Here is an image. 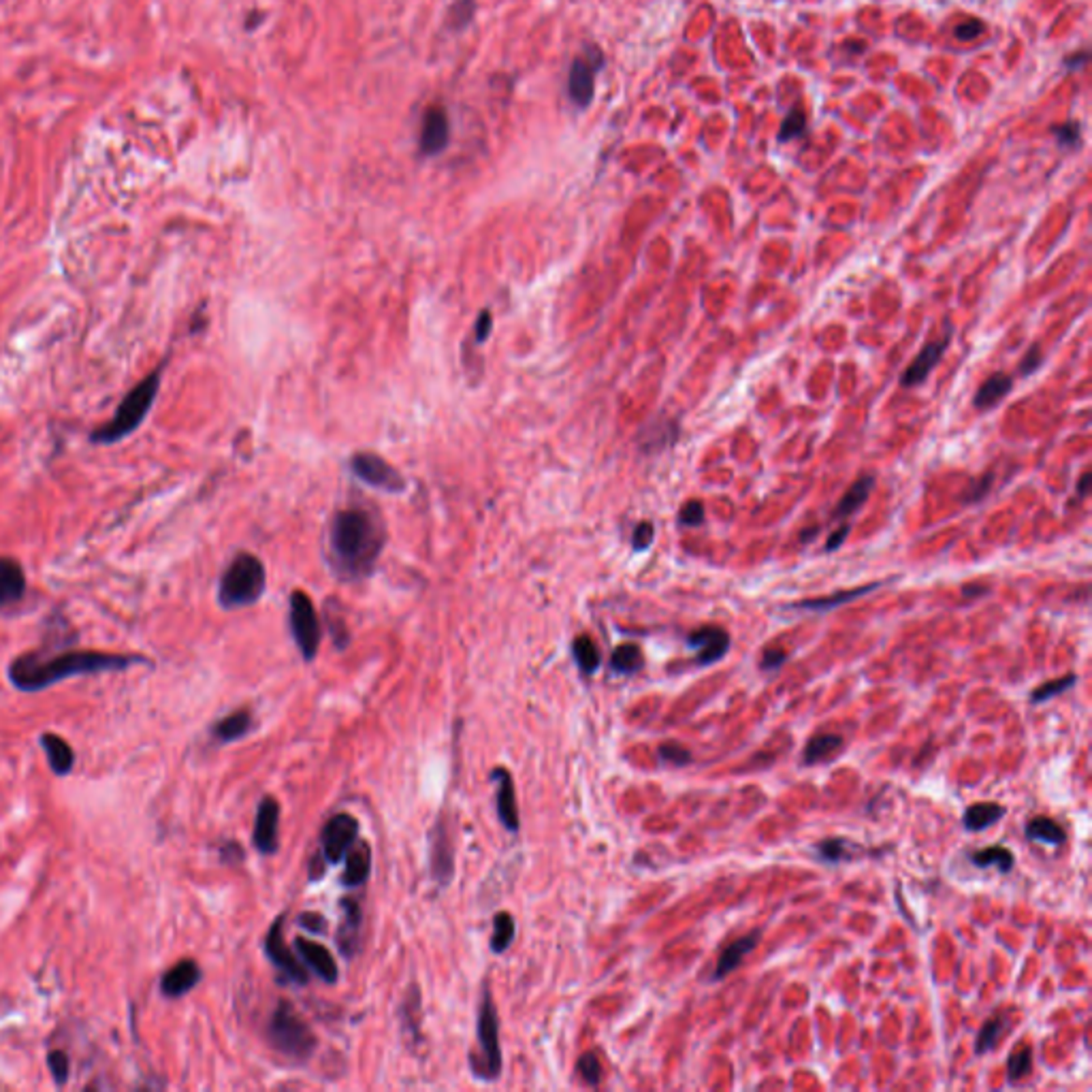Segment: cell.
<instances>
[{
  "label": "cell",
  "mask_w": 1092,
  "mask_h": 1092,
  "mask_svg": "<svg viewBox=\"0 0 1092 1092\" xmlns=\"http://www.w3.org/2000/svg\"><path fill=\"white\" fill-rule=\"evenodd\" d=\"M290 632L303 660H314L320 647V621L314 604L303 591L290 595Z\"/></svg>",
  "instance_id": "obj_7"
},
{
  "label": "cell",
  "mask_w": 1092,
  "mask_h": 1092,
  "mask_svg": "<svg viewBox=\"0 0 1092 1092\" xmlns=\"http://www.w3.org/2000/svg\"><path fill=\"white\" fill-rule=\"evenodd\" d=\"M873 485H875L873 476H862V478L855 480V483L847 488V493L843 495L841 502L837 503L835 517L847 518V517H852L853 513H858V510L866 503L870 491H873Z\"/></svg>",
  "instance_id": "obj_28"
},
{
  "label": "cell",
  "mask_w": 1092,
  "mask_h": 1092,
  "mask_svg": "<svg viewBox=\"0 0 1092 1092\" xmlns=\"http://www.w3.org/2000/svg\"><path fill=\"white\" fill-rule=\"evenodd\" d=\"M845 747L841 735H815L808 740L803 753L805 766H813L817 762H826Z\"/></svg>",
  "instance_id": "obj_30"
},
{
  "label": "cell",
  "mask_w": 1092,
  "mask_h": 1092,
  "mask_svg": "<svg viewBox=\"0 0 1092 1092\" xmlns=\"http://www.w3.org/2000/svg\"><path fill=\"white\" fill-rule=\"evenodd\" d=\"M26 595L24 568L13 557H0V608L15 606Z\"/></svg>",
  "instance_id": "obj_19"
},
{
  "label": "cell",
  "mask_w": 1092,
  "mask_h": 1092,
  "mask_svg": "<svg viewBox=\"0 0 1092 1092\" xmlns=\"http://www.w3.org/2000/svg\"><path fill=\"white\" fill-rule=\"evenodd\" d=\"M299 926L308 928L312 935H325L327 933V920L323 918V915H316V913H301Z\"/></svg>",
  "instance_id": "obj_49"
},
{
  "label": "cell",
  "mask_w": 1092,
  "mask_h": 1092,
  "mask_svg": "<svg viewBox=\"0 0 1092 1092\" xmlns=\"http://www.w3.org/2000/svg\"><path fill=\"white\" fill-rule=\"evenodd\" d=\"M850 531H852V527L847 525V523H845V525H841V527H838L837 531H832V533H830V538H828V542H826V551H835V548L841 546L843 542H845V538L850 536Z\"/></svg>",
  "instance_id": "obj_53"
},
{
  "label": "cell",
  "mask_w": 1092,
  "mask_h": 1092,
  "mask_svg": "<svg viewBox=\"0 0 1092 1092\" xmlns=\"http://www.w3.org/2000/svg\"><path fill=\"white\" fill-rule=\"evenodd\" d=\"M450 141V122L444 107L433 105L425 111L421 128V150L423 154H440Z\"/></svg>",
  "instance_id": "obj_13"
},
{
  "label": "cell",
  "mask_w": 1092,
  "mask_h": 1092,
  "mask_svg": "<svg viewBox=\"0 0 1092 1092\" xmlns=\"http://www.w3.org/2000/svg\"><path fill=\"white\" fill-rule=\"evenodd\" d=\"M431 870L433 877L440 881V885H448L455 873V858L453 847H450V838L444 822H438L431 832Z\"/></svg>",
  "instance_id": "obj_18"
},
{
  "label": "cell",
  "mask_w": 1092,
  "mask_h": 1092,
  "mask_svg": "<svg viewBox=\"0 0 1092 1092\" xmlns=\"http://www.w3.org/2000/svg\"><path fill=\"white\" fill-rule=\"evenodd\" d=\"M1003 1030H1005L1003 1015H995V1018L983 1022V1026L980 1028V1033H977V1041H975L977 1056H983V1054L995 1048L1000 1040V1035H1003Z\"/></svg>",
  "instance_id": "obj_38"
},
{
  "label": "cell",
  "mask_w": 1092,
  "mask_h": 1092,
  "mask_svg": "<svg viewBox=\"0 0 1092 1092\" xmlns=\"http://www.w3.org/2000/svg\"><path fill=\"white\" fill-rule=\"evenodd\" d=\"M990 485H992V474H986L982 480H977L975 485H971V491H968V495H967V502L971 503V502H980V500L986 498L988 491H990Z\"/></svg>",
  "instance_id": "obj_52"
},
{
  "label": "cell",
  "mask_w": 1092,
  "mask_h": 1092,
  "mask_svg": "<svg viewBox=\"0 0 1092 1092\" xmlns=\"http://www.w3.org/2000/svg\"><path fill=\"white\" fill-rule=\"evenodd\" d=\"M1007 808L997 803H977L971 805L962 815V826L968 832H982L990 826H995L998 820H1003Z\"/></svg>",
  "instance_id": "obj_26"
},
{
  "label": "cell",
  "mask_w": 1092,
  "mask_h": 1092,
  "mask_svg": "<svg viewBox=\"0 0 1092 1092\" xmlns=\"http://www.w3.org/2000/svg\"><path fill=\"white\" fill-rule=\"evenodd\" d=\"M135 663H148L141 655H120V653H101V651H28L15 658L7 675L15 690L24 693H36L48 690L51 685L73 677L101 675V672H122L133 668Z\"/></svg>",
  "instance_id": "obj_1"
},
{
  "label": "cell",
  "mask_w": 1092,
  "mask_h": 1092,
  "mask_svg": "<svg viewBox=\"0 0 1092 1092\" xmlns=\"http://www.w3.org/2000/svg\"><path fill=\"white\" fill-rule=\"evenodd\" d=\"M762 939V930H751V933H747L743 937H738L732 941L728 948H725L720 954V960H717L715 965V971H713V982H721L728 977L730 973H735L736 968L743 965V960L750 956V954L758 948Z\"/></svg>",
  "instance_id": "obj_16"
},
{
  "label": "cell",
  "mask_w": 1092,
  "mask_h": 1092,
  "mask_svg": "<svg viewBox=\"0 0 1092 1092\" xmlns=\"http://www.w3.org/2000/svg\"><path fill=\"white\" fill-rule=\"evenodd\" d=\"M1086 63H1088V53L1086 51H1080V53H1073V56H1069L1065 60V66L1071 68V71H1073V68H1080L1082 65H1086Z\"/></svg>",
  "instance_id": "obj_56"
},
{
  "label": "cell",
  "mask_w": 1092,
  "mask_h": 1092,
  "mask_svg": "<svg viewBox=\"0 0 1092 1092\" xmlns=\"http://www.w3.org/2000/svg\"><path fill=\"white\" fill-rule=\"evenodd\" d=\"M815 533H817V527H811V530H808V531H805V533H800V540H805V542H808V540H811V536H815Z\"/></svg>",
  "instance_id": "obj_58"
},
{
  "label": "cell",
  "mask_w": 1092,
  "mask_h": 1092,
  "mask_svg": "<svg viewBox=\"0 0 1092 1092\" xmlns=\"http://www.w3.org/2000/svg\"><path fill=\"white\" fill-rule=\"evenodd\" d=\"M267 1040L282 1056L293 1060H308L316 1048V1037L312 1028L297 1015L293 1005L282 1000L271 1013L267 1025Z\"/></svg>",
  "instance_id": "obj_5"
},
{
  "label": "cell",
  "mask_w": 1092,
  "mask_h": 1092,
  "mask_svg": "<svg viewBox=\"0 0 1092 1092\" xmlns=\"http://www.w3.org/2000/svg\"><path fill=\"white\" fill-rule=\"evenodd\" d=\"M343 920L338 930V945L346 956H353L358 945V928H361V909L355 900H342Z\"/></svg>",
  "instance_id": "obj_24"
},
{
  "label": "cell",
  "mask_w": 1092,
  "mask_h": 1092,
  "mask_svg": "<svg viewBox=\"0 0 1092 1092\" xmlns=\"http://www.w3.org/2000/svg\"><path fill=\"white\" fill-rule=\"evenodd\" d=\"M491 325H493L491 314H488V312H483V314H480V318H478V323H476V342L483 343L488 338V333H491Z\"/></svg>",
  "instance_id": "obj_54"
},
{
  "label": "cell",
  "mask_w": 1092,
  "mask_h": 1092,
  "mask_svg": "<svg viewBox=\"0 0 1092 1092\" xmlns=\"http://www.w3.org/2000/svg\"><path fill=\"white\" fill-rule=\"evenodd\" d=\"M1030 1071H1033V1048L1030 1045H1018L1012 1052L1010 1060H1007V1078L1012 1084H1018L1026 1080Z\"/></svg>",
  "instance_id": "obj_36"
},
{
  "label": "cell",
  "mask_w": 1092,
  "mask_h": 1092,
  "mask_svg": "<svg viewBox=\"0 0 1092 1092\" xmlns=\"http://www.w3.org/2000/svg\"><path fill=\"white\" fill-rule=\"evenodd\" d=\"M643 662H645L643 651H640L638 645H621L613 651L610 668H613L617 675H633V672L643 668Z\"/></svg>",
  "instance_id": "obj_33"
},
{
  "label": "cell",
  "mask_w": 1092,
  "mask_h": 1092,
  "mask_svg": "<svg viewBox=\"0 0 1092 1092\" xmlns=\"http://www.w3.org/2000/svg\"><path fill=\"white\" fill-rule=\"evenodd\" d=\"M295 950L299 952L303 965L310 967L318 980H323L325 983L338 982V965H335L331 952L325 945L310 941V939H297Z\"/></svg>",
  "instance_id": "obj_17"
},
{
  "label": "cell",
  "mask_w": 1092,
  "mask_h": 1092,
  "mask_svg": "<svg viewBox=\"0 0 1092 1092\" xmlns=\"http://www.w3.org/2000/svg\"><path fill=\"white\" fill-rule=\"evenodd\" d=\"M881 583L877 585H865V587H858V590H850V591H838V593H832L828 598H815V600H805V602H798V604H794L792 608H800V610H832L841 604H847V602H852L855 598H860V595H865L868 591H873L880 587Z\"/></svg>",
  "instance_id": "obj_31"
},
{
  "label": "cell",
  "mask_w": 1092,
  "mask_h": 1092,
  "mask_svg": "<svg viewBox=\"0 0 1092 1092\" xmlns=\"http://www.w3.org/2000/svg\"><path fill=\"white\" fill-rule=\"evenodd\" d=\"M267 575L263 561L252 553L233 557L218 583V602L225 610H238L256 604L265 593Z\"/></svg>",
  "instance_id": "obj_4"
},
{
  "label": "cell",
  "mask_w": 1092,
  "mask_h": 1092,
  "mask_svg": "<svg viewBox=\"0 0 1092 1092\" xmlns=\"http://www.w3.org/2000/svg\"><path fill=\"white\" fill-rule=\"evenodd\" d=\"M250 730H252V713L246 711V708H241V711H235V713L226 715L220 721L213 723L211 736H213V740H218L220 745H226V743H235V740H241L243 736H248Z\"/></svg>",
  "instance_id": "obj_23"
},
{
  "label": "cell",
  "mask_w": 1092,
  "mask_h": 1092,
  "mask_svg": "<svg viewBox=\"0 0 1092 1092\" xmlns=\"http://www.w3.org/2000/svg\"><path fill=\"white\" fill-rule=\"evenodd\" d=\"M658 755H660L662 762L670 764V766H678V768L687 766V764H692V760H693L692 751L687 750L685 745L677 743V740H668V743L660 745Z\"/></svg>",
  "instance_id": "obj_41"
},
{
  "label": "cell",
  "mask_w": 1092,
  "mask_h": 1092,
  "mask_svg": "<svg viewBox=\"0 0 1092 1092\" xmlns=\"http://www.w3.org/2000/svg\"><path fill=\"white\" fill-rule=\"evenodd\" d=\"M678 521L687 527L700 525L702 521H705V503L698 502V500L687 502L685 506L681 508V513H678Z\"/></svg>",
  "instance_id": "obj_44"
},
{
  "label": "cell",
  "mask_w": 1092,
  "mask_h": 1092,
  "mask_svg": "<svg viewBox=\"0 0 1092 1092\" xmlns=\"http://www.w3.org/2000/svg\"><path fill=\"white\" fill-rule=\"evenodd\" d=\"M48 1067L51 1071V1078L56 1082V1086H65L68 1082V1073H71V1060H68L66 1054L63 1050H53L50 1052L48 1056Z\"/></svg>",
  "instance_id": "obj_42"
},
{
  "label": "cell",
  "mask_w": 1092,
  "mask_h": 1092,
  "mask_svg": "<svg viewBox=\"0 0 1092 1092\" xmlns=\"http://www.w3.org/2000/svg\"><path fill=\"white\" fill-rule=\"evenodd\" d=\"M265 954L286 982L299 983V986L308 983V973H305L303 965L297 962L293 952H290L284 943V915L273 922L269 933L265 935Z\"/></svg>",
  "instance_id": "obj_10"
},
{
  "label": "cell",
  "mask_w": 1092,
  "mask_h": 1092,
  "mask_svg": "<svg viewBox=\"0 0 1092 1092\" xmlns=\"http://www.w3.org/2000/svg\"><path fill=\"white\" fill-rule=\"evenodd\" d=\"M595 71H598V65H593L591 60L576 58L572 63L568 75V93L576 107H587L593 101Z\"/></svg>",
  "instance_id": "obj_20"
},
{
  "label": "cell",
  "mask_w": 1092,
  "mask_h": 1092,
  "mask_svg": "<svg viewBox=\"0 0 1092 1092\" xmlns=\"http://www.w3.org/2000/svg\"><path fill=\"white\" fill-rule=\"evenodd\" d=\"M1025 835L1028 841L1045 843L1052 847H1058L1067 841L1065 828L1060 826L1058 822H1054L1052 817H1035V820H1030L1025 828Z\"/></svg>",
  "instance_id": "obj_29"
},
{
  "label": "cell",
  "mask_w": 1092,
  "mask_h": 1092,
  "mask_svg": "<svg viewBox=\"0 0 1092 1092\" xmlns=\"http://www.w3.org/2000/svg\"><path fill=\"white\" fill-rule=\"evenodd\" d=\"M807 131V116L800 107H792L788 116L783 118V124L779 128V141H792Z\"/></svg>",
  "instance_id": "obj_40"
},
{
  "label": "cell",
  "mask_w": 1092,
  "mask_h": 1092,
  "mask_svg": "<svg viewBox=\"0 0 1092 1092\" xmlns=\"http://www.w3.org/2000/svg\"><path fill=\"white\" fill-rule=\"evenodd\" d=\"M572 655H575L576 666L585 672V675H593L600 668V651L590 636H578L572 643Z\"/></svg>",
  "instance_id": "obj_34"
},
{
  "label": "cell",
  "mask_w": 1092,
  "mask_h": 1092,
  "mask_svg": "<svg viewBox=\"0 0 1092 1092\" xmlns=\"http://www.w3.org/2000/svg\"><path fill=\"white\" fill-rule=\"evenodd\" d=\"M1088 480H1090V472H1084V476L1080 480V495H1086V491H1088Z\"/></svg>",
  "instance_id": "obj_57"
},
{
  "label": "cell",
  "mask_w": 1092,
  "mask_h": 1092,
  "mask_svg": "<svg viewBox=\"0 0 1092 1092\" xmlns=\"http://www.w3.org/2000/svg\"><path fill=\"white\" fill-rule=\"evenodd\" d=\"M983 30H986V26H983V22L973 18V20L960 22V24L956 28H954V36H956L958 41H973V39H977V36H980L983 33Z\"/></svg>",
  "instance_id": "obj_47"
},
{
  "label": "cell",
  "mask_w": 1092,
  "mask_h": 1092,
  "mask_svg": "<svg viewBox=\"0 0 1092 1092\" xmlns=\"http://www.w3.org/2000/svg\"><path fill=\"white\" fill-rule=\"evenodd\" d=\"M348 853L350 855L346 860V868H343L342 883L346 885V888H358V885H363L370 877V868H371L370 847L357 845L355 850H350Z\"/></svg>",
  "instance_id": "obj_27"
},
{
  "label": "cell",
  "mask_w": 1092,
  "mask_h": 1092,
  "mask_svg": "<svg viewBox=\"0 0 1092 1092\" xmlns=\"http://www.w3.org/2000/svg\"><path fill=\"white\" fill-rule=\"evenodd\" d=\"M1012 386H1013L1012 378L1007 376V373L1003 371L992 373V376L983 380V385L977 388V393L973 397V406L977 410L995 408L997 403L1012 391Z\"/></svg>",
  "instance_id": "obj_25"
},
{
  "label": "cell",
  "mask_w": 1092,
  "mask_h": 1092,
  "mask_svg": "<svg viewBox=\"0 0 1092 1092\" xmlns=\"http://www.w3.org/2000/svg\"><path fill=\"white\" fill-rule=\"evenodd\" d=\"M1054 135H1056V141L1060 145H1065V148H1073V145L1080 143V135H1082V128L1078 122H1067V124H1060L1058 128H1054Z\"/></svg>",
  "instance_id": "obj_45"
},
{
  "label": "cell",
  "mask_w": 1092,
  "mask_h": 1092,
  "mask_svg": "<svg viewBox=\"0 0 1092 1092\" xmlns=\"http://www.w3.org/2000/svg\"><path fill=\"white\" fill-rule=\"evenodd\" d=\"M687 645L698 653V666H711V663L725 658L730 651V633L720 625H702L687 636Z\"/></svg>",
  "instance_id": "obj_11"
},
{
  "label": "cell",
  "mask_w": 1092,
  "mask_h": 1092,
  "mask_svg": "<svg viewBox=\"0 0 1092 1092\" xmlns=\"http://www.w3.org/2000/svg\"><path fill=\"white\" fill-rule=\"evenodd\" d=\"M853 850H855V845L852 841H847V838H841V837L826 838V841L815 845L817 855H820L823 862H828V865H841V862H845V860H852Z\"/></svg>",
  "instance_id": "obj_35"
},
{
  "label": "cell",
  "mask_w": 1092,
  "mask_h": 1092,
  "mask_svg": "<svg viewBox=\"0 0 1092 1092\" xmlns=\"http://www.w3.org/2000/svg\"><path fill=\"white\" fill-rule=\"evenodd\" d=\"M1078 683V677L1075 675H1065L1060 678H1054V681H1048L1037 687V690L1030 693V702L1033 705H1040V702H1048L1050 698L1058 696V693H1063L1067 690H1071V687Z\"/></svg>",
  "instance_id": "obj_39"
},
{
  "label": "cell",
  "mask_w": 1092,
  "mask_h": 1092,
  "mask_svg": "<svg viewBox=\"0 0 1092 1092\" xmlns=\"http://www.w3.org/2000/svg\"><path fill=\"white\" fill-rule=\"evenodd\" d=\"M478 1041L480 1058H472L474 1073L485 1080H498L502 1073V1048H500V1020L495 1012L488 988L483 992V1003L478 1012Z\"/></svg>",
  "instance_id": "obj_6"
},
{
  "label": "cell",
  "mask_w": 1092,
  "mask_h": 1092,
  "mask_svg": "<svg viewBox=\"0 0 1092 1092\" xmlns=\"http://www.w3.org/2000/svg\"><path fill=\"white\" fill-rule=\"evenodd\" d=\"M948 343H950V333L945 335L943 340H935V342L926 343V346L920 350V355L913 358L911 365H909L907 371L903 373V376H900V385L903 386L922 385V382L926 380L930 373H933L937 363L941 361V357L945 353V348H948Z\"/></svg>",
  "instance_id": "obj_15"
},
{
  "label": "cell",
  "mask_w": 1092,
  "mask_h": 1092,
  "mask_svg": "<svg viewBox=\"0 0 1092 1092\" xmlns=\"http://www.w3.org/2000/svg\"><path fill=\"white\" fill-rule=\"evenodd\" d=\"M385 546V530L376 517L363 508L340 510L329 530L333 570L342 578L368 576Z\"/></svg>",
  "instance_id": "obj_2"
},
{
  "label": "cell",
  "mask_w": 1092,
  "mask_h": 1092,
  "mask_svg": "<svg viewBox=\"0 0 1092 1092\" xmlns=\"http://www.w3.org/2000/svg\"><path fill=\"white\" fill-rule=\"evenodd\" d=\"M578 1071L583 1075V1080L587 1084H591V1086H598L600 1080H602V1063L600 1058L595 1056V1054H583L578 1060Z\"/></svg>",
  "instance_id": "obj_43"
},
{
  "label": "cell",
  "mask_w": 1092,
  "mask_h": 1092,
  "mask_svg": "<svg viewBox=\"0 0 1092 1092\" xmlns=\"http://www.w3.org/2000/svg\"><path fill=\"white\" fill-rule=\"evenodd\" d=\"M491 781L498 783V815L503 828L508 832H517L521 828V820H518V807L515 798V785L510 779L506 768H495L491 773Z\"/></svg>",
  "instance_id": "obj_21"
},
{
  "label": "cell",
  "mask_w": 1092,
  "mask_h": 1092,
  "mask_svg": "<svg viewBox=\"0 0 1092 1092\" xmlns=\"http://www.w3.org/2000/svg\"><path fill=\"white\" fill-rule=\"evenodd\" d=\"M160 376H163V368L152 371L150 376H145L139 382V385H135L124 400L120 401L118 410L113 412L111 421L90 433V440H93L95 444L109 446L139 430L143 418L150 415L152 406H154V400L160 388Z\"/></svg>",
  "instance_id": "obj_3"
},
{
  "label": "cell",
  "mask_w": 1092,
  "mask_h": 1092,
  "mask_svg": "<svg viewBox=\"0 0 1092 1092\" xmlns=\"http://www.w3.org/2000/svg\"><path fill=\"white\" fill-rule=\"evenodd\" d=\"M515 939V920L513 915L502 911L495 915L493 920V935H491V950L495 954H503Z\"/></svg>",
  "instance_id": "obj_37"
},
{
  "label": "cell",
  "mask_w": 1092,
  "mask_h": 1092,
  "mask_svg": "<svg viewBox=\"0 0 1092 1092\" xmlns=\"http://www.w3.org/2000/svg\"><path fill=\"white\" fill-rule=\"evenodd\" d=\"M788 660V653L781 651V648H766L762 655V662L760 666L762 670H779Z\"/></svg>",
  "instance_id": "obj_48"
},
{
  "label": "cell",
  "mask_w": 1092,
  "mask_h": 1092,
  "mask_svg": "<svg viewBox=\"0 0 1092 1092\" xmlns=\"http://www.w3.org/2000/svg\"><path fill=\"white\" fill-rule=\"evenodd\" d=\"M278 828H280V805L276 803V798L267 796L261 800V805H258L256 822H255V835H252V843H255L258 852L265 853V855H271V853L278 852V847H280Z\"/></svg>",
  "instance_id": "obj_12"
},
{
  "label": "cell",
  "mask_w": 1092,
  "mask_h": 1092,
  "mask_svg": "<svg viewBox=\"0 0 1092 1092\" xmlns=\"http://www.w3.org/2000/svg\"><path fill=\"white\" fill-rule=\"evenodd\" d=\"M472 9H474V3H472V0H459V3L455 5L453 15H459L461 26L468 24V22L472 20Z\"/></svg>",
  "instance_id": "obj_55"
},
{
  "label": "cell",
  "mask_w": 1092,
  "mask_h": 1092,
  "mask_svg": "<svg viewBox=\"0 0 1092 1092\" xmlns=\"http://www.w3.org/2000/svg\"><path fill=\"white\" fill-rule=\"evenodd\" d=\"M653 536H655L653 523H648V521L638 523L636 530H633V536H632L633 551H647V548L651 546Z\"/></svg>",
  "instance_id": "obj_46"
},
{
  "label": "cell",
  "mask_w": 1092,
  "mask_h": 1092,
  "mask_svg": "<svg viewBox=\"0 0 1092 1092\" xmlns=\"http://www.w3.org/2000/svg\"><path fill=\"white\" fill-rule=\"evenodd\" d=\"M1037 368H1041V350L1035 343V346H1030V350L1025 355V358H1022L1020 371L1025 373V376H1028V373H1033Z\"/></svg>",
  "instance_id": "obj_50"
},
{
  "label": "cell",
  "mask_w": 1092,
  "mask_h": 1092,
  "mask_svg": "<svg viewBox=\"0 0 1092 1092\" xmlns=\"http://www.w3.org/2000/svg\"><path fill=\"white\" fill-rule=\"evenodd\" d=\"M201 980H203L201 967H198L195 960L190 958L180 960L178 965H173L169 971L160 977V992H163V997L167 998H180L188 995L193 988H197Z\"/></svg>",
  "instance_id": "obj_14"
},
{
  "label": "cell",
  "mask_w": 1092,
  "mask_h": 1092,
  "mask_svg": "<svg viewBox=\"0 0 1092 1092\" xmlns=\"http://www.w3.org/2000/svg\"><path fill=\"white\" fill-rule=\"evenodd\" d=\"M39 743L45 751V758H48L51 773L56 777L71 775V770L75 766L73 747L68 745L63 736L53 735V732H43Z\"/></svg>",
  "instance_id": "obj_22"
},
{
  "label": "cell",
  "mask_w": 1092,
  "mask_h": 1092,
  "mask_svg": "<svg viewBox=\"0 0 1092 1092\" xmlns=\"http://www.w3.org/2000/svg\"><path fill=\"white\" fill-rule=\"evenodd\" d=\"M358 837V822L353 815H333L320 837V853L329 865H338L353 850Z\"/></svg>",
  "instance_id": "obj_9"
},
{
  "label": "cell",
  "mask_w": 1092,
  "mask_h": 1092,
  "mask_svg": "<svg viewBox=\"0 0 1092 1092\" xmlns=\"http://www.w3.org/2000/svg\"><path fill=\"white\" fill-rule=\"evenodd\" d=\"M971 862L975 866L980 868H988V866H997L1000 873H1010L1015 865V858L1012 850H1007V847H983V850H977L971 853Z\"/></svg>",
  "instance_id": "obj_32"
},
{
  "label": "cell",
  "mask_w": 1092,
  "mask_h": 1092,
  "mask_svg": "<svg viewBox=\"0 0 1092 1092\" xmlns=\"http://www.w3.org/2000/svg\"><path fill=\"white\" fill-rule=\"evenodd\" d=\"M350 470H353V474L358 480H363L365 485L373 488H380V491L400 493L406 487V480L400 476V472L373 453H357L350 459Z\"/></svg>",
  "instance_id": "obj_8"
},
{
  "label": "cell",
  "mask_w": 1092,
  "mask_h": 1092,
  "mask_svg": "<svg viewBox=\"0 0 1092 1092\" xmlns=\"http://www.w3.org/2000/svg\"><path fill=\"white\" fill-rule=\"evenodd\" d=\"M220 860H223L225 865H231V866L240 865V862L243 860V850H241V847L238 843H233V841L231 843H225L223 850H220Z\"/></svg>",
  "instance_id": "obj_51"
}]
</instances>
